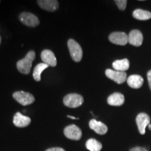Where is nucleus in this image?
I'll return each mask as SVG.
<instances>
[{"label": "nucleus", "instance_id": "6", "mask_svg": "<svg viewBox=\"0 0 151 151\" xmlns=\"http://www.w3.org/2000/svg\"><path fill=\"white\" fill-rule=\"evenodd\" d=\"M64 134L66 137L71 140L78 141L82 137V131L75 124H71L66 127L64 129Z\"/></svg>", "mask_w": 151, "mask_h": 151}, {"label": "nucleus", "instance_id": "12", "mask_svg": "<svg viewBox=\"0 0 151 151\" xmlns=\"http://www.w3.org/2000/svg\"><path fill=\"white\" fill-rule=\"evenodd\" d=\"M41 58L43 63L46 64L50 67H55L57 65V60L53 52L50 50H44L41 52Z\"/></svg>", "mask_w": 151, "mask_h": 151}, {"label": "nucleus", "instance_id": "15", "mask_svg": "<svg viewBox=\"0 0 151 151\" xmlns=\"http://www.w3.org/2000/svg\"><path fill=\"white\" fill-rule=\"evenodd\" d=\"M107 102L109 105L114 106H122L124 102V97L121 93L115 92V93L111 94L108 97Z\"/></svg>", "mask_w": 151, "mask_h": 151}, {"label": "nucleus", "instance_id": "22", "mask_svg": "<svg viewBox=\"0 0 151 151\" xmlns=\"http://www.w3.org/2000/svg\"><path fill=\"white\" fill-rule=\"evenodd\" d=\"M129 151H148L146 148H142V147H134V148H132Z\"/></svg>", "mask_w": 151, "mask_h": 151}, {"label": "nucleus", "instance_id": "5", "mask_svg": "<svg viewBox=\"0 0 151 151\" xmlns=\"http://www.w3.org/2000/svg\"><path fill=\"white\" fill-rule=\"evenodd\" d=\"M19 18H20V22L27 27H35L39 24V18L31 13H22L19 16Z\"/></svg>", "mask_w": 151, "mask_h": 151}, {"label": "nucleus", "instance_id": "13", "mask_svg": "<svg viewBox=\"0 0 151 151\" xmlns=\"http://www.w3.org/2000/svg\"><path fill=\"white\" fill-rule=\"evenodd\" d=\"M37 3L43 10L50 12L56 11L59 6V3L57 0H39Z\"/></svg>", "mask_w": 151, "mask_h": 151}, {"label": "nucleus", "instance_id": "14", "mask_svg": "<svg viewBox=\"0 0 151 151\" xmlns=\"http://www.w3.org/2000/svg\"><path fill=\"white\" fill-rule=\"evenodd\" d=\"M31 122V119L29 117L24 116L20 113H16L14 117V124L18 127H25Z\"/></svg>", "mask_w": 151, "mask_h": 151}, {"label": "nucleus", "instance_id": "10", "mask_svg": "<svg viewBox=\"0 0 151 151\" xmlns=\"http://www.w3.org/2000/svg\"><path fill=\"white\" fill-rule=\"evenodd\" d=\"M143 37L142 33L138 29H133L128 35V43L137 47L141 46L143 43Z\"/></svg>", "mask_w": 151, "mask_h": 151}, {"label": "nucleus", "instance_id": "16", "mask_svg": "<svg viewBox=\"0 0 151 151\" xmlns=\"http://www.w3.org/2000/svg\"><path fill=\"white\" fill-rule=\"evenodd\" d=\"M128 86L134 89L140 88L143 84V78L139 75H131L127 79Z\"/></svg>", "mask_w": 151, "mask_h": 151}, {"label": "nucleus", "instance_id": "4", "mask_svg": "<svg viewBox=\"0 0 151 151\" xmlns=\"http://www.w3.org/2000/svg\"><path fill=\"white\" fill-rule=\"evenodd\" d=\"M14 99L22 106H27L32 104L35 101V97L29 92L24 91H18L13 94Z\"/></svg>", "mask_w": 151, "mask_h": 151}, {"label": "nucleus", "instance_id": "19", "mask_svg": "<svg viewBox=\"0 0 151 151\" xmlns=\"http://www.w3.org/2000/svg\"><path fill=\"white\" fill-rule=\"evenodd\" d=\"M49 67L48 65L45 63H39L36 66L33 71V78L36 81L39 82L41 81V73L45 69H47Z\"/></svg>", "mask_w": 151, "mask_h": 151}, {"label": "nucleus", "instance_id": "2", "mask_svg": "<svg viewBox=\"0 0 151 151\" xmlns=\"http://www.w3.org/2000/svg\"><path fill=\"white\" fill-rule=\"evenodd\" d=\"M67 46L73 61L76 62H80L83 58V50L80 44L75 40L71 39L68 41Z\"/></svg>", "mask_w": 151, "mask_h": 151}, {"label": "nucleus", "instance_id": "26", "mask_svg": "<svg viewBox=\"0 0 151 151\" xmlns=\"http://www.w3.org/2000/svg\"><path fill=\"white\" fill-rule=\"evenodd\" d=\"M148 128H149V129L151 130V124H148Z\"/></svg>", "mask_w": 151, "mask_h": 151}, {"label": "nucleus", "instance_id": "3", "mask_svg": "<svg viewBox=\"0 0 151 151\" xmlns=\"http://www.w3.org/2000/svg\"><path fill=\"white\" fill-rule=\"evenodd\" d=\"M83 97L81 94L71 93L66 95L63 99V103L69 108L75 109L81 106L83 103Z\"/></svg>", "mask_w": 151, "mask_h": 151}, {"label": "nucleus", "instance_id": "1", "mask_svg": "<svg viewBox=\"0 0 151 151\" xmlns=\"http://www.w3.org/2000/svg\"><path fill=\"white\" fill-rule=\"evenodd\" d=\"M36 54L34 50H30L26 55L23 59L19 60L17 62V69L19 72L23 74H28L31 70L32 66L33 61L35 60Z\"/></svg>", "mask_w": 151, "mask_h": 151}, {"label": "nucleus", "instance_id": "11", "mask_svg": "<svg viewBox=\"0 0 151 151\" xmlns=\"http://www.w3.org/2000/svg\"><path fill=\"white\" fill-rule=\"evenodd\" d=\"M89 127L91 129L93 130L100 135H104L106 134L108 132V127L103 122L98 121V120H95V119H92L89 122Z\"/></svg>", "mask_w": 151, "mask_h": 151}, {"label": "nucleus", "instance_id": "28", "mask_svg": "<svg viewBox=\"0 0 151 151\" xmlns=\"http://www.w3.org/2000/svg\"><path fill=\"white\" fill-rule=\"evenodd\" d=\"M0 2H1V1H0Z\"/></svg>", "mask_w": 151, "mask_h": 151}, {"label": "nucleus", "instance_id": "21", "mask_svg": "<svg viewBox=\"0 0 151 151\" xmlns=\"http://www.w3.org/2000/svg\"><path fill=\"white\" fill-rule=\"evenodd\" d=\"M115 2H116L120 10L124 11L126 9L127 3V0H116V1H115Z\"/></svg>", "mask_w": 151, "mask_h": 151}, {"label": "nucleus", "instance_id": "7", "mask_svg": "<svg viewBox=\"0 0 151 151\" xmlns=\"http://www.w3.org/2000/svg\"><path fill=\"white\" fill-rule=\"evenodd\" d=\"M136 122H137L138 129L141 134H146V128L150 124V118L148 114L145 113H141L137 116L136 118Z\"/></svg>", "mask_w": 151, "mask_h": 151}, {"label": "nucleus", "instance_id": "8", "mask_svg": "<svg viewBox=\"0 0 151 151\" xmlns=\"http://www.w3.org/2000/svg\"><path fill=\"white\" fill-rule=\"evenodd\" d=\"M105 74L109 78L115 81L116 83L122 84L127 80V73L123 71H118L108 69L105 71Z\"/></svg>", "mask_w": 151, "mask_h": 151}, {"label": "nucleus", "instance_id": "24", "mask_svg": "<svg viewBox=\"0 0 151 151\" xmlns=\"http://www.w3.org/2000/svg\"><path fill=\"white\" fill-rule=\"evenodd\" d=\"M46 151H65V150L62 148H58V147H56V148H48V149H47Z\"/></svg>", "mask_w": 151, "mask_h": 151}, {"label": "nucleus", "instance_id": "20", "mask_svg": "<svg viewBox=\"0 0 151 151\" xmlns=\"http://www.w3.org/2000/svg\"><path fill=\"white\" fill-rule=\"evenodd\" d=\"M86 148L90 151H100L102 148V144L94 139H90L86 143Z\"/></svg>", "mask_w": 151, "mask_h": 151}, {"label": "nucleus", "instance_id": "17", "mask_svg": "<svg viewBox=\"0 0 151 151\" xmlns=\"http://www.w3.org/2000/svg\"><path fill=\"white\" fill-rule=\"evenodd\" d=\"M112 66L116 71L124 72L129 68V62L127 59L116 60L115 62H113Z\"/></svg>", "mask_w": 151, "mask_h": 151}, {"label": "nucleus", "instance_id": "25", "mask_svg": "<svg viewBox=\"0 0 151 151\" xmlns=\"http://www.w3.org/2000/svg\"><path fill=\"white\" fill-rule=\"evenodd\" d=\"M68 118H71V119H73V120H78V118H76V117H73V116H67Z\"/></svg>", "mask_w": 151, "mask_h": 151}, {"label": "nucleus", "instance_id": "18", "mask_svg": "<svg viewBox=\"0 0 151 151\" xmlns=\"http://www.w3.org/2000/svg\"><path fill=\"white\" fill-rule=\"evenodd\" d=\"M132 16L136 19L139 20H147L151 18V13L150 11L143 10V9H136L134 11Z\"/></svg>", "mask_w": 151, "mask_h": 151}, {"label": "nucleus", "instance_id": "23", "mask_svg": "<svg viewBox=\"0 0 151 151\" xmlns=\"http://www.w3.org/2000/svg\"><path fill=\"white\" fill-rule=\"evenodd\" d=\"M147 78H148V82L149 85V88L151 90V70L148 71L147 73Z\"/></svg>", "mask_w": 151, "mask_h": 151}, {"label": "nucleus", "instance_id": "9", "mask_svg": "<svg viewBox=\"0 0 151 151\" xmlns=\"http://www.w3.org/2000/svg\"><path fill=\"white\" fill-rule=\"evenodd\" d=\"M109 39L111 43L114 44L124 46L128 43V35L124 32H116L109 35Z\"/></svg>", "mask_w": 151, "mask_h": 151}, {"label": "nucleus", "instance_id": "27", "mask_svg": "<svg viewBox=\"0 0 151 151\" xmlns=\"http://www.w3.org/2000/svg\"><path fill=\"white\" fill-rule=\"evenodd\" d=\"M1 38L0 37V44H1Z\"/></svg>", "mask_w": 151, "mask_h": 151}]
</instances>
